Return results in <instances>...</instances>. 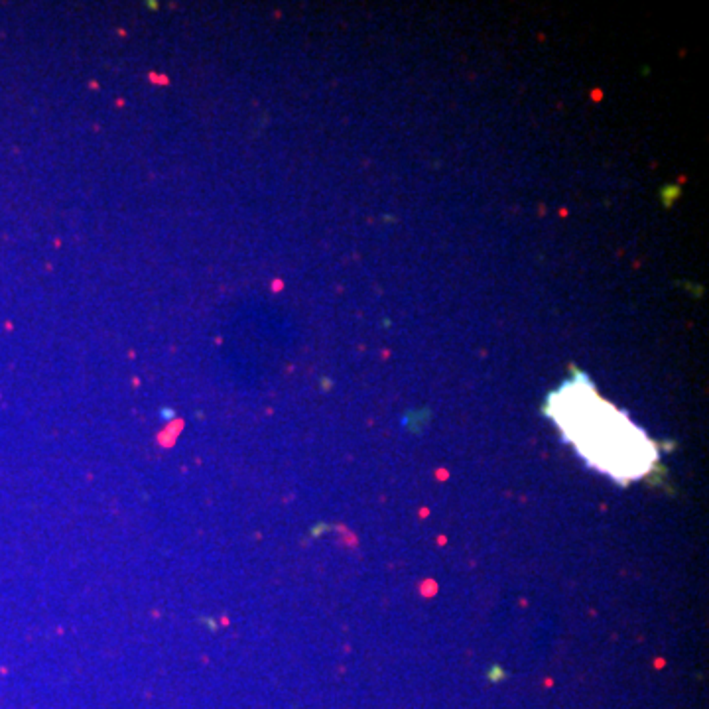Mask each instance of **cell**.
Here are the masks:
<instances>
[{"instance_id": "cell-1", "label": "cell", "mask_w": 709, "mask_h": 709, "mask_svg": "<svg viewBox=\"0 0 709 709\" xmlns=\"http://www.w3.org/2000/svg\"><path fill=\"white\" fill-rule=\"evenodd\" d=\"M546 412L591 469L617 483L639 481L656 465L654 442L625 412L603 400L583 375L550 394Z\"/></svg>"}]
</instances>
